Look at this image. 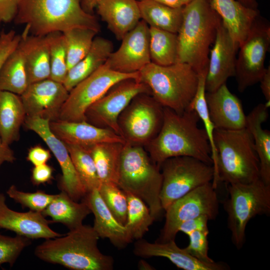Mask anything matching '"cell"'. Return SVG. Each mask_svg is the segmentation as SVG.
Masks as SVG:
<instances>
[{"label": "cell", "instance_id": "6da1fadb", "mask_svg": "<svg viewBox=\"0 0 270 270\" xmlns=\"http://www.w3.org/2000/svg\"><path fill=\"white\" fill-rule=\"evenodd\" d=\"M199 120L194 110L178 114L164 107L160 130L144 146L152 162L160 168L168 158L187 156L213 166L208 139L205 130L198 127Z\"/></svg>", "mask_w": 270, "mask_h": 270}, {"label": "cell", "instance_id": "7a4b0ae2", "mask_svg": "<svg viewBox=\"0 0 270 270\" xmlns=\"http://www.w3.org/2000/svg\"><path fill=\"white\" fill-rule=\"evenodd\" d=\"M100 237L92 226L82 224L66 236L46 239L34 255L40 260L73 270H112L114 260L98 246Z\"/></svg>", "mask_w": 270, "mask_h": 270}, {"label": "cell", "instance_id": "3957f363", "mask_svg": "<svg viewBox=\"0 0 270 270\" xmlns=\"http://www.w3.org/2000/svg\"><path fill=\"white\" fill-rule=\"evenodd\" d=\"M221 21L211 0H193L183 6L176 62L189 64L198 74L206 70L210 47Z\"/></svg>", "mask_w": 270, "mask_h": 270}, {"label": "cell", "instance_id": "277c9868", "mask_svg": "<svg viewBox=\"0 0 270 270\" xmlns=\"http://www.w3.org/2000/svg\"><path fill=\"white\" fill-rule=\"evenodd\" d=\"M82 0H20L14 20L24 24L30 34L44 36L76 28H88L98 32L100 26L94 14L82 8Z\"/></svg>", "mask_w": 270, "mask_h": 270}, {"label": "cell", "instance_id": "5b68a950", "mask_svg": "<svg viewBox=\"0 0 270 270\" xmlns=\"http://www.w3.org/2000/svg\"><path fill=\"white\" fill-rule=\"evenodd\" d=\"M214 142L216 158L212 182L216 188L220 182L249 184L260 179L259 160L246 128L215 129Z\"/></svg>", "mask_w": 270, "mask_h": 270}, {"label": "cell", "instance_id": "8992f818", "mask_svg": "<svg viewBox=\"0 0 270 270\" xmlns=\"http://www.w3.org/2000/svg\"><path fill=\"white\" fill-rule=\"evenodd\" d=\"M162 175L144 146L125 142L122 150L118 186L143 200L154 220L164 211L160 200Z\"/></svg>", "mask_w": 270, "mask_h": 270}, {"label": "cell", "instance_id": "52a82bcc", "mask_svg": "<svg viewBox=\"0 0 270 270\" xmlns=\"http://www.w3.org/2000/svg\"><path fill=\"white\" fill-rule=\"evenodd\" d=\"M139 75L160 104L178 114L188 110L198 88V73L186 63L160 66L150 62Z\"/></svg>", "mask_w": 270, "mask_h": 270}, {"label": "cell", "instance_id": "ba28073f", "mask_svg": "<svg viewBox=\"0 0 270 270\" xmlns=\"http://www.w3.org/2000/svg\"><path fill=\"white\" fill-rule=\"evenodd\" d=\"M228 185V196L224 208L232 241L240 250L244 244L249 221L258 215L270 214V184L259 179L249 184Z\"/></svg>", "mask_w": 270, "mask_h": 270}, {"label": "cell", "instance_id": "9c48e42d", "mask_svg": "<svg viewBox=\"0 0 270 270\" xmlns=\"http://www.w3.org/2000/svg\"><path fill=\"white\" fill-rule=\"evenodd\" d=\"M162 184L160 200L164 211L174 201L196 188L213 180L212 165L196 158H168L160 166Z\"/></svg>", "mask_w": 270, "mask_h": 270}, {"label": "cell", "instance_id": "30bf717a", "mask_svg": "<svg viewBox=\"0 0 270 270\" xmlns=\"http://www.w3.org/2000/svg\"><path fill=\"white\" fill-rule=\"evenodd\" d=\"M164 118V107L152 96H134L120 114L118 124L126 142L144 146L158 134Z\"/></svg>", "mask_w": 270, "mask_h": 270}, {"label": "cell", "instance_id": "8fae6325", "mask_svg": "<svg viewBox=\"0 0 270 270\" xmlns=\"http://www.w3.org/2000/svg\"><path fill=\"white\" fill-rule=\"evenodd\" d=\"M212 182L200 186L172 203L165 210V222L156 241L175 240L180 226L184 222L205 216L209 220L218 214V199Z\"/></svg>", "mask_w": 270, "mask_h": 270}, {"label": "cell", "instance_id": "7c38bea8", "mask_svg": "<svg viewBox=\"0 0 270 270\" xmlns=\"http://www.w3.org/2000/svg\"><path fill=\"white\" fill-rule=\"evenodd\" d=\"M139 72L122 73L104 64L69 92L58 120L69 122L86 120L85 112L88 108L102 97L112 86L126 79L139 80Z\"/></svg>", "mask_w": 270, "mask_h": 270}, {"label": "cell", "instance_id": "4fadbf2b", "mask_svg": "<svg viewBox=\"0 0 270 270\" xmlns=\"http://www.w3.org/2000/svg\"><path fill=\"white\" fill-rule=\"evenodd\" d=\"M270 45L269 22L260 16L240 44L234 76L240 92L258 82L265 70V59Z\"/></svg>", "mask_w": 270, "mask_h": 270}, {"label": "cell", "instance_id": "5bb4252c", "mask_svg": "<svg viewBox=\"0 0 270 270\" xmlns=\"http://www.w3.org/2000/svg\"><path fill=\"white\" fill-rule=\"evenodd\" d=\"M142 93L151 94L149 87L143 82L135 78L122 80L88 108L85 112L86 121L112 130L120 136L118 118L132 100Z\"/></svg>", "mask_w": 270, "mask_h": 270}, {"label": "cell", "instance_id": "9a60e30c", "mask_svg": "<svg viewBox=\"0 0 270 270\" xmlns=\"http://www.w3.org/2000/svg\"><path fill=\"white\" fill-rule=\"evenodd\" d=\"M50 120L38 116H26L24 124L36 132L48 146L57 160L62 171L58 182L60 191L65 192L76 202L81 200L86 192L73 164L65 144L50 128Z\"/></svg>", "mask_w": 270, "mask_h": 270}, {"label": "cell", "instance_id": "2e32d148", "mask_svg": "<svg viewBox=\"0 0 270 270\" xmlns=\"http://www.w3.org/2000/svg\"><path fill=\"white\" fill-rule=\"evenodd\" d=\"M150 27L142 20L122 39L119 48L110 55L105 64L122 73L140 72L151 62L150 50Z\"/></svg>", "mask_w": 270, "mask_h": 270}, {"label": "cell", "instance_id": "e0dca14e", "mask_svg": "<svg viewBox=\"0 0 270 270\" xmlns=\"http://www.w3.org/2000/svg\"><path fill=\"white\" fill-rule=\"evenodd\" d=\"M68 94L63 84L48 78L29 84L20 96L26 116L50 122L59 118Z\"/></svg>", "mask_w": 270, "mask_h": 270}, {"label": "cell", "instance_id": "ac0fdd59", "mask_svg": "<svg viewBox=\"0 0 270 270\" xmlns=\"http://www.w3.org/2000/svg\"><path fill=\"white\" fill-rule=\"evenodd\" d=\"M238 46L234 43L222 21L218 28L212 48L210 49L205 89L212 92L227 80L234 76Z\"/></svg>", "mask_w": 270, "mask_h": 270}, {"label": "cell", "instance_id": "d6986e66", "mask_svg": "<svg viewBox=\"0 0 270 270\" xmlns=\"http://www.w3.org/2000/svg\"><path fill=\"white\" fill-rule=\"evenodd\" d=\"M6 196L0 192V228L10 230L16 234L31 240L52 238L63 236L49 226L52 224L41 212L30 210L19 212L10 208L6 203Z\"/></svg>", "mask_w": 270, "mask_h": 270}, {"label": "cell", "instance_id": "ffe728a7", "mask_svg": "<svg viewBox=\"0 0 270 270\" xmlns=\"http://www.w3.org/2000/svg\"><path fill=\"white\" fill-rule=\"evenodd\" d=\"M133 252L136 256L144 258H166L184 270H226L230 268L224 262L208 264L198 260L184 248H179L174 240L164 242H150L142 238L138 240L134 243Z\"/></svg>", "mask_w": 270, "mask_h": 270}, {"label": "cell", "instance_id": "44dd1931", "mask_svg": "<svg viewBox=\"0 0 270 270\" xmlns=\"http://www.w3.org/2000/svg\"><path fill=\"white\" fill-rule=\"evenodd\" d=\"M210 116L215 129L244 128L246 117L240 100L232 93L226 84L216 90L206 92Z\"/></svg>", "mask_w": 270, "mask_h": 270}, {"label": "cell", "instance_id": "7402d4cb", "mask_svg": "<svg viewBox=\"0 0 270 270\" xmlns=\"http://www.w3.org/2000/svg\"><path fill=\"white\" fill-rule=\"evenodd\" d=\"M49 125L53 134L66 144L88 146L102 142H126L121 136L112 130L98 127L86 120H56L50 122Z\"/></svg>", "mask_w": 270, "mask_h": 270}, {"label": "cell", "instance_id": "603a6c76", "mask_svg": "<svg viewBox=\"0 0 270 270\" xmlns=\"http://www.w3.org/2000/svg\"><path fill=\"white\" fill-rule=\"evenodd\" d=\"M81 201L94 214L92 228L100 238H108L118 248H124L132 241L124 226L118 222L108 210L98 190L87 192Z\"/></svg>", "mask_w": 270, "mask_h": 270}, {"label": "cell", "instance_id": "cb8c5ba5", "mask_svg": "<svg viewBox=\"0 0 270 270\" xmlns=\"http://www.w3.org/2000/svg\"><path fill=\"white\" fill-rule=\"evenodd\" d=\"M96 8L118 40H122L141 19L138 0H98Z\"/></svg>", "mask_w": 270, "mask_h": 270}, {"label": "cell", "instance_id": "d4e9b609", "mask_svg": "<svg viewBox=\"0 0 270 270\" xmlns=\"http://www.w3.org/2000/svg\"><path fill=\"white\" fill-rule=\"evenodd\" d=\"M20 43L24 53L28 84L50 78V44L48 35L30 34L25 26Z\"/></svg>", "mask_w": 270, "mask_h": 270}, {"label": "cell", "instance_id": "484cf974", "mask_svg": "<svg viewBox=\"0 0 270 270\" xmlns=\"http://www.w3.org/2000/svg\"><path fill=\"white\" fill-rule=\"evenodd\" d=\"M211 4L239 48L260 16L259 10L247 8L236 0H211Z\"/></svg>", "mask_w": 270, "mask_h": 270}, {"label": "cell", "instance_id": "4316f807", "mask_svg": "<svg viewBox=\"0 0 270 270\" xmlns=\"http://www.w3.org/2000/svg\"><path fill=\"white\" fill-rule=\"evenodd\" d=\"M270 102L260 104L246 117V128L252 135L260 162V178L270 184V132L263 129L262 124L268 116Z\"/></svg>", "mask_w": 270, "mask_h": 270}, {"label": "cell", "instance_id": "83f0119b", "mask_svg": "<svg viewBox=\"0 0 270 270\" xmlns=\"http://www.w3.org/2000/svg\"><path fill=\"white\" fill-rule=\"evenodd\" d=\"M113 49L110 40L102 36H96L86 56L68 70L63 83L66 89L70 92L104 64Z\"/></svg>", "mask_w": 270, "mask_h": 270}, {"label": "cell", "instance_id": "f1b7e54d", "mask_svg": "<svg viewBox=\"0 0 270 270\" xmlns=\"http://www.w3.org/2000/svg\"><path fill=\"white\" fill-rule=\"evenodd\" d=\"M26 116L20 96L0 90V136L5 144L18 140Z\"/></svg>", "mask_w": 270, "mask_h": 270}, {"label": "cell", "instance_id": "f546056e", "mask_svg": "<svg viewBox=\"0 0 270 270\" xmlns=\"http://www.w3.org/2000/svg\"><path fill=\"white\" fill-rule=\"evenodd\" d=\"M90 213L84 202L74 200L64 191L56 194L42 212L44 216L50 217L53 223H61L70 230L82 226L84 218Z\"/></svg>", "mask_w": 270, "mask_h": 270}, {"label": "cell", "instance_id": "4dcf8cb0", "mask_svg": "<svg viewBox=\"0 0 270 270\" xmlns=\"http://www.w3.org/2000/svg\"><path fill=\"white\" fill-rule=\"evenodd\" d=\"M124 144L108 142L84 146L93 159L100 184L118 185L121 154Z\"/></svg>", "mask_w": 270, "mask_h": 270}, {"label": "cell", "instance_id": "1f68e13d", "mask_svg": "<svg viewBox=\"0 0 270 270\" xmlns=\"http://www.w3.org/2000/svg\"><path fill=\"white\" fill-rule=\"evenodd\" d=\"M141 18L149 26L177 34L182 20L183 6L172 7L153 0H138Z\"/></svg>", "mask_w": 270, "mask_h": 270}, {"label": "cell", "instance_id": "d6a6232c", "mask_svg": "<svg viewBox=\"0 0 270 270\" xmlns=\"http://www.w3.org/2000/svg\"><path fill=\"white\" fill-rule=\"evenodd\" d=\"M28 85L24 53L19 42L0 68V90L20 96Z\"/></svg>", "mask_w": 270, "mask_h": 270}, {"label": "cell", "instance_id": "836d02e7", "mask_svg": "<svg viewBox=\"0 0 270 270\" xmlns=\"http://www.w3.org/2000/svg\"><path fill=\"white\" fill-rule=\"evenodd\" d=\"M149 27V50L151 62L160 66H168L176 62L177 34Z\"/></svg>", "mask_w": 270, "mask_h": 270}, {"label": "cell", "instance_id": "e575fe53", "mask_svg": "<svg viewBox=\"0 0 270 270\" xmlns=\"http://www.w3.org/2000/svg\"><path fill=\"white\" fill-rule=\"evenodd\" d=\"M128 208L127 220L124 226L133 240L142 238L155 220L145 202L139 198L126 192Z\"/></svg>", "mask_w": 270, "mask_h": 270}, {"label": "cell", "instance_id": "d590c367", "mask_svg": "<svg viewBox=\"0 0 270 270\" xmlns=\"http://www.w3.org/2000/svg\"><path fill=\"white\" fill-rule=\"evenodd\" d=\"M65 144L86 193L94 190H98L100 182L94 162L88 149L84 146Z\"/></svg>", "mask_w": 270, "mask_h": 270}, {"label": "cell", "instance_id": "8d00e7d4", "mask_svg": "<svg viewBox=\"0 0 270 270\" xmlns=\"http://www.w3.org/2000/svg\"><path fill=\"white\" fill-rule=\"evenodd\" d=\"M98 32L91 28H73L62 32L66 45L68 70L86 56Z\"/></svg>", "mask_w": 270, "mask_h": 270}, {"label": "cell", "instance_id": "74e56055", "mask_svg": "<svg viewBox=\"0 0 270 270\" xmlns=\"http://www.w3.org/2000/svg\"><path fill=\"white\" fill-rule=\"evenodd\" d=\"M49 40L50 79L63 84L68 72L65 40L62 32L47 34Z\"/></svg>", "mask_w": 270, "mask_h": 270}, {"label": "cell", "instance_id": "f35d334b", "mask_svg": "<svg viewBox=\"0 0 270 270\" xmlns=\"http://www.w3.org/2000/svg\"><path fill=\"white\" fill-rule=\"evenodd\" d=\"M98 192L106 205L116 220L124 226L126 222L128 200L126 192L118 185L100 184Z\"/></svg>", "mask_w": 270, "mask_h": 270}, {"label": "cell", "instance_id": "ab89813d", "mask_svg": "<svg viewBox=\"0 0 270 270\" xmlns=\"http://www.w3.org/2000/svg\"><path fill=\"white\" fill-rule=\"evenodd\" d=\"M6 192L10 198L20 204L23 208H27L30 210L41 213L56 194H48L42 190L32 192H24L18 190L14 184L10 186Z\"/></svg>", "mask_w": 270, "mask_h": 270}, {"label": "cell", "instance_id": "60d3db41", "mask_svg": "<svg viewBox=\"0 0 270 270\" xmlns=\"http://www.w3.org/2000/svg\"><path fill=\"white\" fill-rule=\"evenodd\" d=\"M31 244L32 240L24 236L10 237L0 234V266L7 263L13 266L23 250Z\"/></svg>", "mask_w": 270, "mask_h": 270}, {"label": "cell", "instance_id": "b9f144b4", "mask_svg": "<svg viewBox=\"0 0 270 270\" xmlns=\"http://www.w3.org/2000/svg\"><path fill=\"white\" fill-rule=\"evenodd\" d=\"M208 229L196 230L188 236L190 238L189 244L185 250L192 256L198 260L206 263L211 264L215 262L209 257L208 234Z\"/></svg>", "mask_w": 270, "mask_h": 270}, {"label": "cell", "instance_id": "7bdbcfd3", "mask_svg": "<svg viewBox=\"0 0 270 270\" xmlns=\"http://www.w3.org/2000/svg\"><path fill=\"white\" fill-rule=\"evenodd\" d=\"M21 38V34L11 30L0 32V68L8 56L16 48Z\"/></svg>", "mask_w": 270, "mask_h": 270}, {"label": "cell", "instance_id": "ee69618b", "mask_svg": "<svg viewBox=\"0 0 270 270\" xmlns=\"http://www.w3.org/2000/svg\"><path fill=\"white\" fill-rule=\"evenodd\" d=\"M53 168L46 164L34 166L32 170L31 181L34 185L50 183L53 178Z\"/></svg>", "mask_w": 270, "mask_h": 270}, {"label": "cell", "instance_id": "f6af8a7d", "mask_svg": "<svg viewBox=\"0 0 270 270\" xmlns=\"http://www.w3.org/2000/svg\"><path fill=\"white\" fill-rule=\"evenodd\" d=\"M20 0H0V23L14 21Z\"/></svg>", "mask_w": 270, "mask_h": 270}, {"label": "cell", "instance_id": "bcb514c9", "mask_svg": "<svg viewBox=\"0 0 270 270\" xmlns=\"http://www.w3.org/2000/svg\"><path fill=\"white\" fill-rule=\"evenodd\" d=\"M50 158L49 150L37 145L29 149L26 160L34 166H37L46 164Z\"/></svg>", "mask_w": 270, "mask_h": 270}, {"label": "cell", "instance_id": "7dc6e473", "mask_svg": "<svg viewBox=\"0 0 270 270\" xmlns=\"http://www.w3.org/2000/svg\"><path fill=\"white\" fill-rule=\"evenodd\" d=\"M208 218L202 216L183 222L178 228V232H182L188 235L196 230H207Z\"/></svg>", "mask_w": 270, "mask_h": 270}, {"label": "cell", "instance_id": "c3c4849f", "mask_svg": "<svg viewBox=\"0 0 270 270\" xmlns=\"http://www.w3.org/2000/svg\"><path fill=\"white\" fill-rule=\"evenodd\" d=\"M16 160L14 151L10 146L5 144L0 136V168L5 162H14Z\"/></svg>", "mask_w": 270, "mask_h": 270}, {"label": "cell", "instance_id": "681fc988", "mask_svg": "<svg viewBox=\"0 0 270 270\" xmlns=\"http://www.w3.org/2000/svg\"><path fill=\"white\" fill-rule=\"evenodd\" d=\"M260 88L267 102H270V66L266 68L260 78Z\"/></svg>", "mask_w": 270, "mask_h": 270}, {"label": "cell", "instance_id": "f907efd6", "mask_svg": "<svg viewBox=\"0 0 270 270\" xmlns=\"http://www.w3.org/2000/svg\"><path fill=\"white\" fill-rule=\"evenodd\" d=\"M98 0H82L83 10L88 14H94Z\"/></svg>", "mask_w": 270, "mask_h": 270}, {"label": "cell", "instance_id": "816d5d0a", "mask_svg": "<svg viewBox=\"0 0 270 270\" xmlns=\"http://www.w3.org/2000/svg\"><path fill=\"white\" fill-rule=\"evenodd\" d=\"M161 4L174 8L183 6H182L180 0H153Z\"/></svg>", "mask_w": 270, "mask_h": 270}, {"label": "cell", "instance_id": "f5cc1de1", "mask_svg": "<svg viewBox=\"0 0 270 270\" xmlns=\"http://www.w3.org/2000/svg\"><path fill=\"white\" fill-rule=\"evenodd\" d=\"M244 6L254 9L257 10L258 6V4L256 0H236Z\"/></svg>", "mask_w": 270, "mask_h": 270}, {"label": "cell", "instance_id": "db71d44e", "mask_svg": "<svg viewBox=\"0 0 270 270\" xmlns=\"http://www.w3.org/2000/svg\"><path fill=\"white\" fill-rule=\"evenodd\" d=\"M138 269L140 270H154V268L144 260H140L138 264Z\"/></svg>", "mask_w": 270, "mask_h": 270}, {"label": "cell", "instance_id": "11a10c76", "mask_svg": "<svg viewBox=\"0 0 270 270\" xmlns=\"http://www.w3.org/2000/svg\"><path fill=\"white\" fill-rule=\"evenodd\" d=\"M192 0H180L182 6H185L186 4L190 3Z\"/></svg>", "mask_w": 270, "mask_h": 270}, {"label": "cell", "instance_id": "9f6ffc18", "mask_svg": "<svg viewBox=\"0 0 270 270\" xmlns=\"http://www.w3.org/2000/svg\"><path fill=\"white\" fill-rule=\"evenodd\" d=\"M0 24H1L0 23Z\"/></svg>", "mask_w": 270, "mask_h": 270}, {"label": "cell", "instance_id": "6f0895ef", "mask_svg": "<svg viewBox=\"0 0 270 270\" xmlns=\"http://www.w3.org/2000/svg\"></svg>", "mask_w": 270, "mask_h": 270}]
</instances>
